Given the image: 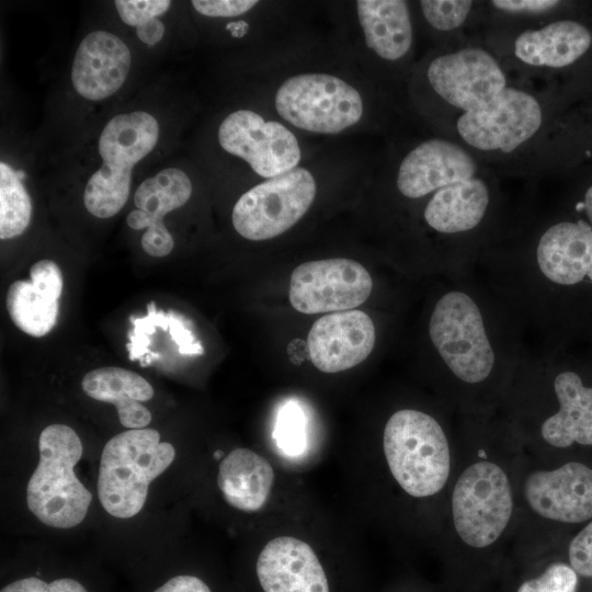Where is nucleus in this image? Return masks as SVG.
<instances>
[{"label":"nucleus","mask_w":592,"mask_h":592,"mask_svg":"<svg viewBox=\"0 0 592 592\" xmlns=\"http://www.w3.org/2000/svg\"><path fill=\"white\" fill-rule=\"evenodd\" d=\"M487 172L483 170L432 192L423 212L429 227L445 235L475 229L483 220L491 202Z\"/></svg>","instance_id":"nucleus-22"},{"label":"nucleus","mask_w":592,"mask_h":592,"mask_svg":"<svg viewBox=\"0 0 592 592\" xmlns=\"http://www.w3.org/2000/svg\"><path fill=\"white\" fill-rule=\"evenodd\" d=\"M223 149L249 163L263 178H274L296 168L301 152L294 134L284 125L265 121L250 110L229 114L220 124Z\"/></svg>","instance_id":"nucleus-11"},{"label":"nucleus","mask_w":592,"mask_h":592,"mask_svg":"<svg viewBox=\"0 0 592 592\" xmlns=\"http://www.w3.org/2000/svg\"><path fill=\"white\" fill-rule=\"evenodd\" d=\"M429 334L440 356L463 382L485 380L494 365V352L477 304L466 293L452 291L435 304Z\"/></svg>","instance_id":"nucleus-6"},{"label":"nucleus","mask_w":592,"mask_h":592,"mask_svg":"<svg viewBox=\"0 0 592 592\" xmlns=\"http://www.w3.org/2000/svg\"><path fill=\"white\" fill-rule=\"evenodd\" d=\"M273 482L271 464L248 448L231 451L219 465L217 485L225 500L244 512H255L265 504Z\"/></svg>","instance_id":"nucleus-26"},{"label":"nucleus","mask_w":592,"mask_h":592,"mask_svg":"<svg viewBox=\"0 0 592 592\" xmlns=\"http://www.w3.org/2000/svg\"><path fill=\"white\" fill-rule=\"evenodd\" d=\"M1 592H88L75 579L61 578L49 583L38 578H24L16 580L1 589Z\"/></svg>","instance_id":"nucleus-33"},{"label":"nucleus","mask_w":592,"mask_h":592,"mask_svg":"<svg viewBox=\"0 0 592 592\" xmlns=\"http://www.w3.org/2000/svg\"><path fill=\"white\" fill-rule=\"evenodd\" d=\"M530 506L540 516L565 523L592 517V469L567 463L554 470L531 474L524 483Z\"/></svg>","instance_id":"nucleus-15"},{"label":"nucleus","mask_w":592,"mask_h":592,"mask_svg":"<svg viewBox=\"0 0 592 592\" xmlns=\"http://www.w3.org/2000/svg\"><path fill=\"white\" fill-rule=\"evenodd\" d=\"M544 100L511 83L483 110L453 122V138L476 156H506L531 144L546 124Z\"/></svg>","instance_id":"nucleus-4"},{"label":"nucleus","mask_w":592,"mask_h":592,"mask_svg":"<svg viewBox=\"0 0 592 592\" xmlns=\"http://www.w3.org/2000/svg\"><path fill=\"white\" fill-rule=\"evenodd\" d=\"M356 9L365 43L378 57L396 61L409 53L413 30L407 1L358 0Z\"/></svg>","instance_id":"nucleus-25"},{"label":"nucleus","mask_w":592,"mask_h":592,"mask_svg":"<svg viewBox=\"0 0 592 592\" xmlns=\"http://www.w3.org/2000/svg\"><path fill=\"white\" fill-rule=\"evenodd\" d=\"M592 49V29L583 21L560 16L519 32L511 55L519 64L558 70L579 62Z\"/></svg>","instance_id":"nucleus-16"},{"label":"nucleus","mask_w":592,"mask_h":592,"mask_svg":"<svg viewBox=\"0 0 592 592\" xmlns=\"http://www.w3.org/2000/svg\"><path fill=\"white\" fill-rule=\"evenodd\" d=\"M275 106L292 125L320 134L340 133L363 114L361 94L342 79L326 73L291 77L278 88Z\"/></svg>","instance_id":"nucleus-7"},{"label":"nucleus","mask_w":592,"mask_h":592,"mask_svg":"<svg viewBox=\"0 0 592 592\" xmlns=\"http://www.w3.org/2000/svg\"><path fill=\"white\" fill-rule=\"evenodd\" d=\"M373 289L368 271L351 259L305 262L294 269L289 301L297 311L311 315L351 310L363 304Z\"/></svg>","instance_id":"nucleus-10"},{"label":"nucleus","mask_w":592,"mask_h":592,"mask_svg":"<svg viewBox=\"0 0 592 592\" xmlns=\"http://www.w3.org/2000/svg\"><path fill=\"white\" fill-rule=\"evenodd\" d=\"M316 195L312 174L304 168L271 178L240 196L232 225L246 239L260 241L280 236L308 210Z\"/></svg>","instance_id":"nucleus-9"},{"label":"nucleus","mask_w":592,"mask_h":592,"mask_svg":"<svg viewBox=\"0 0 592 592\" xmlns=\"http://www.w3.org/2000/svg\"><path fill=\"white\" fill-rule=\"evenodd\" d=\"M81 387L90 398L114 405L123 426L144 429L150 423L151 413L141 402L155 392L139 374L116 366L99 367L83 376Z\"/></svg>","instance_id":"nucleus-23"},{"label":"nucleus","mask_w":592,"mask_h":592,"mask_svg":"<svg viewBox=\"0 0 592 592\" xmlns=\"http://www.w3.org/2000/svg\"><path fill=\"white\" fill-rule=\"evenodd\" d=\"M578 573L566 563L549 566L543 574L524 581L517 592H577Z\"/></svg>","instance_id":"nucleus-31"},{"label":"nucleus","mask_w":592,"mask_h":592,"mask_svg":"<svg viewBox=\"0 0 592 592\" xmlns=\"http://www.w3.org/2000/svg\"><path fill=\"white\" fill-rule=\"evenodd\" d=\"M169 0H116L119 18L130 26H138L148 20L162 15L170 8Z\"/></svg>","instance_id":"nucleus-32"},{"label":"nucleus","mask_w":592,"mask_h":592,"mask_svg":"<svg viewBox=\"0 0 592 592\" xmlns=\"http://www.w3.org/2000/svg\"><path fill=\"white\" fill-rule=\"evenodd\" d=\"M485 169L478 156L456 139L430 138L411 149L400 162L397 187L408 198L424 197Z\"/></svg>","instance_id":"nucleus-12"},{"label":"nucleus","mask_w":592,"mask_h":592,"mask_svg":"<svg viewBox=\"0 0 592 592\" xmlns=\"http://www.w3.org/2000/svg\"><path fill=\"white\" fill-rule=\"evenodd\" d=\"M566 2L557 0H493L488 4L494 13L520 20H540L558 13Z\"/></svg>","instance_id":"nucleus-30"},{"label":"nucleus","mask_w":592,"mask_h":592,"mask_svg":"<svg viewBox=\"0 0 592 592\" xmlns=\"http://www.w3.org/2000/svg\"><path fill=\"white\" fill-rule=\"evenodd\" d=\"M426 80L451 113L459 116L487 107L510 83L499 58L480 45H463L431 59Z\"/></svg>","instance_id":"nucleus-5"},{"label":"nucleus","mask_w":592,"mask_h":592,"mask_svg":"<svg viewBox=\"0 0 592 592\" xmlns=\"http://www.w3.org/2000/svg\"><path fill=\"white\" fill-rule=\"evenodd\" d=\"M136 33L141 42L148 45H155L162 39L164 25L160 20L155 18L136 26Z\"/></svg>","instance_id":"nucleus-37"},{"label":"nucleus","mask_w":592,"mask_h":592,"mask_svg":"<svg viewBox=\"0 0 592 592\" xmlns=\"http://www.w3.org/2000/svg\"><path fill=\"white\" fill-rule=\"evenodd\" d=\"M257 574L264 592H329L314 549L295 537L270 540L258 557Z\"/></svg>","instance_id":"nucleus-18"},{"label":"nucleus","mask_w":592,"mask_h":592,"mask_svg":"<svg viewBox=\"0 0 592 592\" xmlns=\"http://www.w3.org/2000/svg\"><path fill=\"white\" fill-rule=\"evenodd\" d=\"M158 137V122L147 112L135 111L114 116L99 138L103 164L98 171L132 182L133 167L153 149Z\"/></svg>","instance_id":"nucleus-21"},{"label":"nucleus","mask_w":592,"mask_h":592,"mask_svg":"<svg viewBox=\"0 0 592 592\" xmlns=\"http://www.w3.org/2000/svg\"><path fill=\"white\" fill-rule=\"evenodd\" d=\"M513 501L505 473L496 464L479 462L459 476L452 497L455 530L476 548L494 543L506 527Z\"/></svg>","instance_id":"nucleus-8"},{"label":"nucleus","mask_w":592,"mask_h":592,"mask_svg":"<svg viewBox=\"0 0 592 592\" xmlns=\"http://www.w3.org/2000/svg\"><path fill=\"white\" fill-rule=\"evenodd\" d=\"M568 554L576 572L592 578V521L572 539Z\"/></svg>","instance_id":"nucleus-34"},{"label":"nucleus","mask_w":592,"mask_h":592,"mask_svg":"<svg viewBox=\"0 0 592 592\" xmlns=\"http://www.w3.org/2000/svg\"><path fill=\"white\" fill-rule=\"evenodd\" d=\"M153 592H212L208 585L197 577L177 576L168 580Z\"/></svg>","instance_id":"nucleus-36"},{"label":"nucleus","mask_w":592,"mask_h":592,"mask_svg":"<svg viewBox=\"0 0 592 592\" xmlns=\"http://www.w3.org/2000/svg\"><path fill=\"white\" fill-rule=\"evenodd\" d=\"M536 261L555 284L592 283V227L583 219L551 225L538 240Z\"/></svg>","instance_id":"nucleus-20"},{"label":"nucleus","mask_w":592,"mask_h":592,"mask_svg":"<svg viewBox=\"0 0 592 592\" xmlns=\"http://www.w3.org/2000/svg\"><path fill=\"white\" fill-rule=\"evenodd\" d=\"M255 0H193L194 9L206 16L229 18L243 14L253 8Z\"/></svg>","instance_id":"nucleus-35"},{"label":"nucleus","mask_w":592,"mask_h":592,"mask_svg":"<svg viewBox=\"0 0 592 592\" xmlns=\"http://www.w3.org/2000/svg\"><path fill=\"white\" fill-rule=\"evenodd\" d=\"M581 205L587 216L588 224L592 227V183L587 186Z\"/></svg>","instance_id":"nucleus-38"},{"label":"nucleus","mask_w":592,"mask_h":592,"mask_svg":"<svg viewBox=\"0 0 592 592\" xmlns=\"http://www.w3.org/2000/svg\"><path fill=\"white\" fill-rule=\"evenodd\" d=\"M175 449L160 442L155 429H129L107 441L103 447L98 496L112 516L129 519L139 513L149 483L173 462Z\"/></svg>","instance_id":"nucleus-2"},{"label":"nucleus","mask_w":592,"mask_h":592,"mask_svg":"<svg viewBox=\"0 0 592 592\" xmlns=\"http://www.w3.org/2000/svg\"><path fill=\"white\" fill-rule=\"evenodd\" d=\"M39 460L26 489L30 511L45 525L71 528L83 521L92 496L75 474L83 446L68 425L50 424L38 439Z\"/></svg>","instance_id":"nucleus-1"},{"label":"nucleus","mask_w":592,"mask_h":592,"mask_svg":"<svg viewBox=\"0 0 592 592\" xmlns=\"http://www.w3.org/2000/svg\"><path fill=\"white\" fill-rule=\"evenodd\" d=\"M31 198L16 171L0 162V238H14L31 221Z\"/></svg>","instance_id":"nucleus-27"},{"label":"nucleus","mask_w":592,"mask_h":592,"mask_svg":"<svg viewBox=\"0 0 592 592\" xmlns=\"http://www.w3.org/2000/svg\"><path fill=\"white\" fill-rule=\"evenodd\" d=\"M191 194L190 178L175 168L164 169L139 184L134 195L137 208L127 215L126 221L132 229H146L141 247L147 254L162 258L173 250L174 241L163 217L183 206Z\"/></svg>","instance_id":"nucleus-14"},{"label":"nucleus","mask_w":592,"mask_h":592,"mask_svg":"<svg viewBox=\"0 0 592 592\" xmlns=\"http://www.w3.org/2000/svg\"><path fill=\"white\" fill-rule=\"evenodd\" d=\"M554 389L559 410L540 428L545 442L555 447H568L574 442L592 445V387H585L571 371L555 378Z\"/></svg>","instance_id":"nucleus-24"},{"label":"nucleus","mask_w":592,"mask_h":592,"mask_svg":"<svg viewBox=\"0 0 592 592\" xmlns=\"http://www.w3.org/2000/svg\"><path fill=\"white\" fill-rule=\"evenodd\" d=\"M64 287L60 267L39 260L30 269V281L16 280L8 288L5 305L12 322L24 333L39 338L57 323Z\"/></svg>","instance_id":"nucleus-17"},{"label":"nucleus","mask_w":592,"mask_h":592,"mask_svg":"<svg viewBox=\"0 0 592 592\" xmlns=\"http://www.w3.org/2000/svg\"><path fill=\"white\" fill-rule=\"evenodd\" d=\"M273 439L284 456L297 458L306 453L308 447L307 418L296 401L289 400L278 409Z\"/></svg>","instance_id":"nucleus-28"},{"label":"nucleus","mask_w":592,"mask_h":592,"mask_svg":"<svg viewBox=\"0 0 592 592\" xmlns=\"http://www.w3.org/2000/svg\"><path fill=\"white\" fill-rule=\"evenodd\" d=\"M383 447L391 475L410 496H433L446 483L448 442L431 415L413 409L395 412L385 425Z\"/></svg>","instance_id":"nucleus-3"},{"label":"nucleus","mask_w":592,"mask_h":592,"mask_svg":"<svg viewBox=\"0 0 592 592\" xmlns=\"http://www.w3.org/2000/svg\"><path fill=\"white\" fill-rule=\"evenodd\" d=\"M130 62V52L119 37L106 31L89 33L75 55L73 88L88 100L106 99L122 87Z\"/></svg>","instance_id":"nucleus-19"},{"label":"nucleus","mask_w":592,"mask_h":592,"mask_svg":"<svg viewBox=\"0 0 592 592\" xmlns=\"http://www.w3.org/2000/svg\"><path fill=\"white\" fill-rule=\"evenodd\" d=\"M375 327L361 310L326 315L309 330L307 346L312 364L323 373H338L362 363L375 345Z\"/></svg>","instance_id":"nucleus-13"},{"label":"nucleus","mask_w":592,"mask_h":592,"mask_svg":"<svg viewBox=\"0 0 592 592\" xmlns=\"http://www.w3.org/2000/svg\"><path fill=\"white\" fill-rule=\"evenodd\" d=\"M419 4L431 27L453 34L466 26L477 7L471 0H422Z\"/></svg>","instance_id":"nucleus-29"}]
</instances>
